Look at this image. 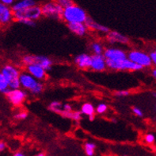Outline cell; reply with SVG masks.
<instances>
[{
    "label": "cell",
    "mask_w": 156,
    "mask_h": 156,
    "mask_svg": "<svg viewBox=\"0 0 156 156\" xmlns=\"http://www.w3.org/2000/svg\"><path fill=\"white\" fill-rule=\"evenodd\" d=\"M87 18L88 16L86 10L75 3L67 8H64L62 15V19L67 23H85Z\"/></svg>",
    "instance_id": "1"
},
{
    "label": "cell",
    "mask_w": 156,
    "mask_h": 156,
    "mask_svg": "<svg viewBox=\"0 0 156 156\" xmlns=\"http://www.w3.org/2000/svg\"><path fill=\"white\" fill-rule=\"evenodd\" d=\"M20 87H22L25 90H28L31 94L39 95L44 89V84L41 81L36 80L28 72H22L19 77Z\"/></svg>",
    "instance_id": "2"
},
{
    "label": "cell",
    "mask_w": 156,
    "mask_h": 156,
    "mask_svg": "<svg viewBox=\"0 0 156 156\" xmlns=\"http://www.w3.org/2000/svg\"><path fill=\"white\" fill-rule=\"evenodd\" d=\"M0 72L5 78L10 89L20 88L19 77L21 72L17 67L12 65H6L2 68Z\"/></svg>",
    "instance_id": "3"
},
{
    "label": "cell",
    "mask_w": 156,
    "mask_h": 156,
    "mask_svg": "<svg viewBox=\"0 0 156 156\" xmlns=\"http://www.w3.org/2000/svg\"><path fill=\"white\" fill-rule=\"evenodd\" d=\"M22 62L25 66H30V65H37L43 68L46 72L49 71L52 69V60L48 57L41 56V55H25L22 58Z\"/></svg>",
    "instance_id": "4"
},
{
    "label": "cell",
    "mask_w": 156,
    "mask_h": 156,
    "mask_svg": "<svg viewBox=\"0 0 156 156\" xmlns=\"http://www.w3.org/2000/svg\"><path fill=\"white\" fill-rule=\"evenodd\" d=\"M41 15H42L41 8L40 6L37 5L31 6L29 8L25 9L23 10L13 13V18L18 22L22 19H28L35 22L36 20L40 19Z\"/></svg>",
    "instance_id": "5"
},
{
    "label": "cell",
    "mask_w": 156,
    "mask_h": 156,
    "mask_svg": "<svg viewBox=\"0 0 156 156\" xmlns=\"http://www.w3.org/2000/svg\"><path fill=\"white\" fill-rule=\"evenodd\" d=\"M127 57L131 61L143 67V68H148L152 65L150 55L143 51H140V50L130 51L127 54Z\"/></svg>",
    "instance_id": "6"
},
{
    "label": "cell",
    "mask_w": 156,
    "mask_h": 156,
    "mask_svg": "<svg viewBox=\"0 0 156 156\" xmlns=\"http://www.w3.org/2000/svg\"><path fill=\"white\" fill-rule=\"evenodd\" d=\"M42 15L52 19H62L64 9L59 5L57 2H49L40 6Z\"/></svg>",
    "instance_id": "7"
},
{
    "label": "cell",
    "mask_w": 156,
    "mask_h": 156,
    "mask_svg": "<svg viewBox=\"0 0 156 156\" xmlns=\"http://www.w3.org/2000/svg\"><path fill=\"white\" fill-rule=\"evenodd\" d=\"M106 67L113 70H129V71H138L144 69L131 61L128 58L121 61H112L106 60Z\"/></svg>",
    "instance_id": "8"
},
{
    "label": "cell",
    "mask_w": 156,
    "mask_h": 156,
    "mask_svg": "<svg viewBox=\"0 0 156 156\" xmlns=\"http://www.w3.org/2000/svg\"><path fill=\"white\" fill-rule=\"evenodd\" d=\"M6 96L8 100L13 105L20 106L26 99L27 93L23 89L17 88V89H10Z\"/></svg>",
    "instance_id": "9"
},
{
    "label": "cell",
    "mask_w": 156,
    "mask_h": 156,
    "mask_svg": "<svg viewBox=\"0 0 156 156\" xmlns=\"http://www.w3.org/2000/svg\"><path fill=\"white\" fill-rule=\"evenodd\" d=\"M103 56L105 60L112 61H121L127 59V53L122 50L116 48H108L105 50Z\"/></svg>",
    "instance_id": "10"
},
{
    "label": "cell",
    "mask_w": 156,
    "mask_h": 156,
    "mask_svg": "<svg viewBox=\"0 0 156 156\" xmlns=\"http://www.w3.org/2000/svg\"><path fill=\"white\" fill-rule=\"evenodd\" d=\"M106 60L103 55H91L90 69L96 72H102L106 69Z\"/></svg>",
    "instance_id": "11"
},
{
    "label": "cell",
    "mask_w": 156,
    "mask_h": 156,
    "mask_svg": "<svg viewBox=\"0 0 156 156\" xmlns=\"http://www.w3.org/2000/svg\"><path fill=\"white\" fill-rule=\"evenodd\" d=\"M26 72L39 81H43L47 77L45 70L37 65H30L26 66Z\"/></svg>",
    "instance_id": "12"
},
{
    "label": "cell",
    "mask_w": 156,
    "mask_h": 156,
    "mask_svg": "<svg viewBox=\"0 0 156 156\" xmlns=\"http://www.w3.org/2000/svg\"><path fill=\"white\" fill-rule=\"evenodd\" d=\"M75 64L78 68L81 69H90L91 65V55L87 53H81L77 55L74 59Z\"/></svg>",
    "instance_id": "13"
},
{
    "label": "cell",
    "mask_w": 156,
    "mask_h": 156,
    "mask_svg": "<svg viewBox=\"0 0 156 156\" xmlns=\"http://www.w3.org/2000/svg\"><path fill=\"white\" fill-rule=\"evenodd\" d=\"M85 25L87 27V29H90L91 30H94V31L99 32V33H102V34H109V28L105 26L104 25H101L100 23H98L96 21H94V19H91L88 17L87 19L85 22Z\"/></svg>",
    "instance_id": "14"
},
{
    "label": "cell",
    "mask_w": 156,
    "mask_h": 156,
    "mask_svg": "<svg viewBox=\"0 0 156 156\" xmlns=\"http://www.w3.org/2000/svg\"><path fill=\"white\" fill-rule=\"evenodd\" d=\"M13 19V11L9 6L0 2V23L7 24Z\"/></svg>",
    "instance_id": "15"
},
{
    "label": "cell",
    "mask_w": 156,
    "mask_h": 156,
    "mask_svg": "<svg viewBox=\"0 0 156 156\" xmlns=\"http://www.w3.org/2000/svg\"><path fill=\"white\" fill-rule=\"evenodd\" d=\"M67 28L69 29L71 33L74 35L83 37L85 36L87 32V27L85 23H79V22H73V23H67Z\"/></svg>",
    "instance_id": "16"
},
{
    "label": "cell",
    "mask_w": 156,
    "mask_h": 156,
    "mask_svg": "<svg viewBox=\"0 0 156 156\" xmlns=\"http://www.w3.org/2000/svg\"><path fill=\"white\" fill-rule=\"evenodd\" d=\"M107 40L112 44H127L129 41L128 37L117 31H109V33L107 34Z\"/></svg>",
    "instance_id": "17"
},
{
    "label": "cell",
    "mask_w": 156,
    "mask_h": 156,
    "mask_svg": "<svg viewBox=\"0 0 156 156\" xmlns=\"http://www.w3.org/2000/svg\"><path fill=\"white\" fill-rule=\"evenodd\" d=\"M35 5H37V4L34 0H22V1H18V3H14L11 7V10H12L13 13L17 12V11H20V10L29 8L31 6H34Z\"/></svg>",
    "instance_id": "18"
},
{
    "label": "cell",
    "mask_w": 156,
    "mask_h": 156,
    "mask_svg": "<svg viewBox=\"0 0 156 156\" xmlns=\"http://www.w3.org/2000/svg\"><path fill=\"white\" fill-rule=\"evenodd\" d=\"M54 113L58 114V115H60L64 118L70 119H72L75 121H79L82 119V114L79 111H72L70 113H67V112L64 111L63 108H60V109L55 110Z\"/></svg>",
    "instance_id": "19"
},
{
    "label": "cell",
    "mask_w": 156,
    "mask_h": 156,
    "mask_svg": "<svg viewBox=\"0 0 156 156\" xmlns=\"http://www.w3.org/2000/svg\"><path fill=\"white\" fill-rule=\"evenodd\" d=\"M81 114L82 115H86L89 116L90 120H93L94 119L95 115V108L94 105L90 103L83 104V106L81 108Z\"/></svg>",
    "instance_id": "20"
},
{
    "label": "cell",
    "mask_w": 156,
    "mask_h": 156,
    "mask_svg": "<svg viewBox=\"0 0 156 156\" xmlns=\"http://www.w3.org/2000/svg\"><path fill=\"white\" fill-rule=\"evenodd\" d=\"M92 52L94 53V55H103L104 53V47L101 43H99L98 41L93 42L90 46Z\"/></svg>",
    "instance_id": "21"
},
{
    "label": "cell",
    "mask_w": 156,
    "mask_h": 156,
    "mask_svg": "<svg viewBox=\"0 0 156 156\" xmlns=\"http://www.w3.org/2000/svg\"><path fill=\"white\" fill-rule=\"evenodd\" d=\"M96 145L91 142H87L84 145V150L87 156H93L94 154Z\"/></svg>",
    "instance_id": "22"
},
{
    "label": "cell",
    "mask_w": 156,
    "mask_h": 156,
    "mask_svg": "<svg viewBox=\"0 0 156 156\" xmlns=\"http://www.w3.org/2000/svg\"><path fill=\"white\" fill-rule=\"evenodd\" d=\"M10 90L8 87V84L6 83L5 78L3 76V74L0 72V92L4 94H7Z\"/></svg>",
    "instance_id": "23"
},
{
    "label": "cell",
    "mask_w": 156,
    "mask_h": 156,
    "mask_svg": "<svg viewBox=\"0 0 156 156\" xmlns=\"http://www.w3.org/2000/svg\"><path fill=\"white\" fill-rule=\"evenodd\" d=\"M108 110L107 104H105V103H101L98 104L96 109H95V113H97L98 114H104L105 113H106V111Z\"/></svg>",
    "instance_id": "24"
},
{
    "label": "cell",
    "mask_w": 156,
    "mask_h": 156,
    "mask_svg": "<svg viewBox=\"0 0 156 156\" xmlns=\"http://www.w3.org/2000/svg\"><path fill=\"white\" fill-rule=\"evenodd\" d=\"M63 108V104L59 101H52L49 106V110L53 112V113L55 112V110L60 109V108Z\"/></svg>",
    "instance_id": "25"
},
{
    "label": "cell",
    "mask_w": 156,
    "mask_h": 156,
    "mask_svg": "<svg viewBox=\"0 0 156 156\" xmlns=\"http://www.w3.org/2000/svg\"><path fill=\"white\" fill-rule=\"evenodd\" d=\"M57 3L61 6L63 9L67 8L68 6H71L72 4H74L73 1H70V0H59V1H57Z\"/></svg>",
    "instance_id": "26"
},
{
    "label": "cell",
    "mask_w": 156,
    "mask_h": 156,
    "mask_svg": "<svg viewBox=\"0 0 156 156\" xmlns=\"http://www.w3.org/2000/svg\"><path fill=\"white\" fill-rule=\"evenodd\" d=\"M28 117V113L26 111H21L19 113H16L14 115V118L19 120H22V119H25Z\"/></svg>",
    "instance_id": "27"
},
{
    "label": "cell",
    "mask_w": 156,
    "mask_h": 156,
    "mask_svg": "<svg viewBox=\"0 0 156 156\" xmlns=\"http://www.w3.org/2000/svg\"><path fill=\"white\" fill-rule=\"evenodd\" d=\"M144 140L147 144H153L155 140V137L153 134H147L144 137Z\"/></svg>",
    "instance_id": "28"
},
{
    "label": "cell",
    "mask_w": 156,
    "mask_h": 156,
    "mask_svg": "<svg viewBox=\"0 0 156 156\" xmlns=\"http://www.w3.org/2000/svg\"><path fill=\"white\" fill-rule=\"evenodd\" d=\"M129 91L127 90H120V91H117L115 92V95H116V97H127V96H129Z\"/></svg>",
    "instance_id": "29"
},
{
    "label": "cell",
    "mask_w": 156,
    "mask_h": 156,
    "mask_svg": "<svg viewBox=\"0 0 156 156\" xmlns=\"http://www.w3.org/2000/svg\"><path fill=\"white\" fill-rule=\"evenodd\" d=\"M18 22L25 26H35V22L31 21V20H28V19H22V20H20Z\"/></svg>",
    "instance_id": "30"
},
{
    "label": "cell",
    "mask_w": 156,
    "mask_h": 156,
    "mask_svg": "<svg viewBox=\"0 0 156 156\" xmlns=\"http://www.w3.org/2000/svg\"><path fill=\"white\" fill-rule=\"evenodd\" d=\"M132 112H133V113H134L135 116H139V117H142V116H144V113L142 112V110L137 108V107H134L132 108Z\"/></svg>",
    "instance_id": "31"
},
{
    "label": "cell",
    "mask_w": 156,
    "mask_h": 156,
    "mask_svg": "<svg viewBox=\"0 0 156 156\" xmlns=\"http://www.w3.org/2000/svg\"><path fill=\"white\" fill-rule=\"evenodd\" d=\"M63 110L65 111V112H67V113H70V112H72V106L70 105V104H65L63 105Z\"/></svg>",
    "instance_id": "32"
},
{
    "label": "cell",
    "mask_w": 156,
    "mask_h": 156,
    "mask_svg": "<svg viewBox=\"0 0 156 156\" xmlns=\"http://www.w3.org/2000/svg\"><path fill=\"white\" fill-rule=\"evenodd\" d=\"M149 55H150L151 60V62H152V64L156 66V53L154 51V52H151Z\"/></svg>",
    "instance_id": "33"
},
{
    "label": "cell",
    "mask_w": 156,
    "mask_h": 156,
    "mask_svg": "<svg viewBox=\"0 0 156 156\" xmlns=\"http://www.w3.org/2000/svg\"><path fill=\"white\" fill-rule=\"evenodd\" d=\"M1 3H3L6 6H9L10 5H13L14 4V1L13 0H2Z\"/></svg>",
    "instance_id": "34"
},
{
    "label": "cell",
    "mask_w": 156,
    "mask_h": 156,
    "mask_svg": "<svg viewBox=\"0 0 156 156\" xmlns=\"http://www.w3.org/2000/svg\"><path fill=\"white\" fill-rule=\"evenodd\" d=\"M6 148V144L3 141H0V151H3Z\"/></svg>",
    "instance_id": "35"
},
{
    "label": "cell",
    "mask_w": 156,
    "mask_h": 156,
    "mask_svg": "<svg viewBox=\"0 0 156 156\" xmlns=\"http://www.w3.org/2000/svg\"><path fill=\"white\" fill-rule=\"evenodd\" d=\"M151 74H152V76H153L156 79V68H155V69L152 70V72H151Z\"/></svg>",
    "instance_id": "36"
},
{
    "label": "cell",
    "mask_w": 156,
    "mask_h": 156,
    "mask_svg": "<svg viewBox=\"0 0 156 156\" xmlns=\"http://www.w3.org/2000/svg\"><path fill=\"white\" fill-rule=\"evenodd\" d=\"M14 156H25L23 153H22V152H17V153H15L14 155Z\"/></svg>",
    "instance_id": "37"
},
{
    "label": "cell",
    "mask_w": 156,
    "mask_h": 156,
    "mask_svg": "<svg viewBox=\"0 0 156 156\" xmlns=\"http://www.w3.org/2000/svg\"><path fill=\"white\" fill-rule=\"evenodd\" d=\"M36 156H44V154H42V153H40V154H38V155H37Z\"/></svg>",
    "instance_id": "38"
},
{
    "label": "cell",
    "mask_w": 156,
    "mask_h": 156,
    "mask_svg": "<svg viewBox=\"0 0 156 156\" xmlns=\"http://www.w3.org/2000/svg\"><path fill=\"white\" fill-rule=\"evenodd\" d=\"M153 95H154V96H155V97H156V93H153Z\"/></svg>",
    "instance_id": "39"
},
{
    "label": "cell",
    "mask_w": 156,
    "mask_h": 156,
    "mask_svg": "<svg viewBox=\"0 0 156 156\" xmlns=\"http://www.w3.org/2000/svg\"><path fill=\"white\" fill-rule=\"evenodd\" d=\"M108 156H114V155H108Z\"/></svg>",
    "instance_id": "40"
},
{
    "label": "cell",
    "mask_w": 156,
    "mask_h": 156,
    "mask_svg": "<svg viewBox=\"0 0 156 156\" xmlns=\"http://www.w3.org/2000/svg\"><path fill=\"white\" fill-rule=\"evenodd\" d=\"M155 53H156V50H155Z\"/></svg>",
    "instance_id": "41"
}]
</instances>
